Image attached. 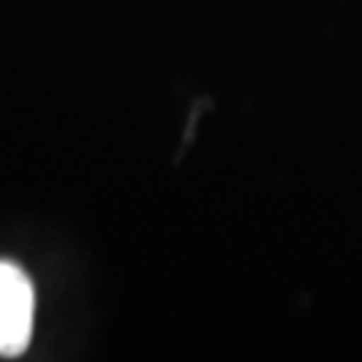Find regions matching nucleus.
Returning <instances> with one entry per match:
<instances>
[{"mask_svg":"<svg viewBox=\"0 0 362 362\" xmlns=\"http://www.w3.org/2000/svg\"><path fill=\"white\" fill-rule=\"evenodd\" d=\"M35 325V287L16 263L0 260V357H19Z\"/></svg>","mask_w":362,"mask_h":362,"instance_id":"f257e3e1","label":"nucleus"}]
</instances>
